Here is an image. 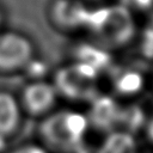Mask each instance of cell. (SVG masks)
<instances>
[{
    "instance_id": "obj_5",
    "label": "cell",
    "mask_w": 153,
    "mask_h": 153,
    "mask_svg": "<svg viewBox=\"0 0 153 153\" xmlns=\"http://www.w3.org/2000/svg\"><path fill=\"white\" fill-rule=\"evenodd\" d=\"M90 11L80 0H54L50 6V19L61 30H75L87 23Z\"/></svg>"
},
{
    "instance_id": "obj_3",
    "label": "cell",
    "mask_w": 153,
    "mask_h": 153,
    "mask_svg": "<svg viewBox=\"0 0 153 153\" xmlns=\"http://www.w3.org/2000/svg\"><path fill=\"white\" fill-rule=\"evenodd\" d=\"M97 68L78 61L57 71L54 78V87L68 99L86 100L96 92Z\"/></svg>"
},
{
    "instance_id": "obj_12",
    "label": "cell",
    "mask_w": 153,
    "mask_h": 153,
    "mask_svg": "<svg viewBox=\"0 0 153 153\" xmlns=\"http://www.w3.org/2000/svg\"><path fill=\"white\" fill-rule=\"evenodd\" d=\"M130 2H131V5H134L139 8H145L149 5H152L153 0H130Z\"/></svg>"
},
{
    "instance_id": "obj_14",
    "label": "cell",
    "mask_w": 153,
    "mask_h": 153,
    "mask_svg": "<svg viewBox=\"0 0 153 153\" xmlns=\"http://www.w3.org/2000/svg\"><path fill=\"white\" fill-rule=\"evenodd\" d=\"M0 23H1V16H0Z\"/></svg>"
},
{
    "instance_id": "obj_7",
    "label": "cell",
    "mask_w": 153,
    "mask_h": 153,
    "mask_svg": "<svg viewBox=\"0 0 153 153\" xmlns=\"http://www.w3.org/2000/svg\"><path fill=\"white\" fill-rule=\"evenodd\" d=\"M20 122V105L8 92L0 91V139L13 134Z\"/></svg>"
},
{
    "instance_id": "obj_11",
    "label": "cell",
    "mask_w": 153,
    "mask_h": 153,
    "mask_svg": "<svg viewBox=\"0 0 153 153\" xmlns=\"http://www.w3.org/2000/svg\"><path fill=\"white\" fill-rule=\"evenodd\" d=\"M12 153H45V151L38 146L35 145H27V146H23L16 151H13Z\"/></svg>"
},
{
    "instance_id": "obj_2",
    "label": "cell",
    "mask_w": 153,
    "mask_h": 153,
    "mask_svg": "<svg viewBox=\"0 0 153 153\" xmlns=\"http://www.w3.org/2000/svg\"><path fill=\"white\" fill-rule=\"evenodd\" d=\"M86 26L100 43L112 48L128 43L135 32L131 13L120 5L90 11Z\"/></svg>"
},
{
    "instance_id": "obj_4",
    "label": "cell",
    "mask_w": 153,
    "mask_h": 153,
    "mask_svg": "<svg viewBox=\"0 0 153 153\" xmlns=\"http://www.w3.org/2000/svg\"><path fill=\"white\" fill-rule=\"evenodd\" d=\"M35 48L24 35L14 31L0 32V71L12 72L32 62Z\"/></svg>"
},
{
    "instance_id": "obj_8",
    "label": "cell",
    "mask_w": 153,
    "mask_h": 153,
    "mask_svg": "<svg viewBox=\"0 0 153 153\" xmlns=\"http://www.w3.org/2000/svg\"><path fill=\"white\" fill-rule=\"evenodd\" d=\"M142 86V76L136 72H127L116 80L117 91L121 93H134Z\"/></svg>"
},
{
    "instance_id": "obj_10",
    "label": "cell",
    "mask_w": 153,
    "mask_h": 153,
    "mask_svg": "<svg viewBox=\"0 0 153 153\" xmlns=\"http://www.w3.org/2000/svg\"><path fill=\"white\" fill-rule=\"evenodd\" d=\"M133 143L129 136L115 135L105 143L100 153H128Z\"/></svg>"
},
{
    "instance_id": "obj_6",
    "label": "cell",
    "mask_w": 153,
    "mask_h": 153,
    "mask_svg": "<svg viewBox=\"0 0 153 153\" xmlns=\"http://www.w3.org/2000/svg\"><path fill=\"white\" fill-rule=\"evenodd\" d=\"M56 90L53 84L45 81H33L23 90L22 103L24 109L33 116L49 112L56 103Z\"/></svg>"
},
{
    "instance_id": "obj_1",
    "label": "cell",
    "mask_w": 153,
    "mask_h": 153,
    "mask_svg": "<svg viewBox=\"0 0 153 153\" xmlns=\"http://www.w3.org/2000/svg\"><path fill=\"white\" fill-rule=\"evenodd\" d=\"M88 118L73 110H62L49 115L41 124L39 133L44 143L60 153H74L82 142Z\"/></svg>"
},
{
    "instance_id": "obj_13",
    "label": "cell",
    "mask_w": 153,
    "mask_h": 153,
    "mask_svg": "<svg viewBox=\"0 0 153 153\" xmlns=\"http://www.w3.org/2000/svg\"><path fill=\"white\" fill-rule=\"evenodd\" d=\"M151 135H152V137H153V128H152V131H151Z\"/></svg>"
},
{
    "instance_id": "obj_9",
    "label": "cell",
    "mask_w": 153,
    "mask_h": 153,
    "mask_svg": "<svg viewBox=\"0 0 153 153\" xmlns=\"http://www.w3.org/2000/svg\"><path fill=\"white\" fill-rule=\"evenodd\" d=\"M114 112H115V105L111 100H109L108 98H104L103 100H98L94 108L93 121L97 126L106 127L112 121Z\"/></svg>"
}]
</instances>
